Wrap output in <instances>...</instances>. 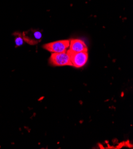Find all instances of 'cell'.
Returning <instances> with one entry per match:
<instances>
[{
	"label": "cell",
	"mask_w": 133,
	"mask_h": 149,
	"mask_svg": "<svg viewBox=\"0 0 133 149\" xmlns=\"http://www.w3.org/2000/svg\"><path fill=\"white\" fill-rule=\"evenodd\" d=\"M22 35L24 41L32 45L41 42L42 38L41 32L33 29L24 32Z\"/></svg>",
	"instance_id": "obj_4"
},
{
	"label": "cell",
	"mask_w": 133,
	"mask_h": 149,
	"mask_svg": "<svg viewBox=\"0 0 133 149\" xmlns=\"http://www.w3.org/2000/svg\"><path fill=\"white\" fill-rule=\"evenodd\" d=\"M49 63L51 65L55 67L72 66L68 49L62 53H51Z\"/></svg>",
	"instance_id": "obj_1"
},
{
	"label": "cell",
	"mask_w": 133,
	"mask_h": 149,
	"mask_svg": "<svg viewBox=\"0 0 133 149\" xmlns=\"http://www.w3.org/2000/svg\"><path fill=\"white\" fill-rule=\"evenodd\" d=\"M13 35L15 36V39H14V41H15L16 47H18L22 46L24 43V39L23 38L22 33H19V32H15L13 34Z\"/></svg>",
	"instance_id": "obj_6"
},
{
	"label": "cell",
	"mask_w": 133,
	"mask_h": 149,
	"mask_svg": "<svg viewBox=\"0 0 133 149\" xmlns=\"http://www.w3.org/2000/svg\"><path fill=\"white\" fill-rule=\"evenodd\" d=\"M69 50L72 52H87L88 51L87 47L85 42L81 39H71L70 40V44Z\"/></svg>",
	"instance_id": "obj_5"
},
{
	"label": "cell",
	"mask_w": 133,
	"mask_h": 149,
	"mask_svg": "<svg viewBox=\"0 0 133 149\" xmlns=\"http://www.w3.org/2000/svg\"><path fill=\"white\" fill-rule=\"evenodd\" d=\"M68 51L69 52L72 66L75 68H81L86 64L88 58V54L87 51L72 52L69 49Z\"/></svg>",
	"instance_id": "obj_3"
},
{
	"label": "cell",
	"mask_w": 133,
	"mask_h": 149,
	"mask_svg": "<svg viewBox=\"0 0 133 149\" xmlns=\"http://www.w3.org/2000/svg\"><path fill=\"white\" fill-rule=\"evenodd\" d=\"M69 44V40H58L44 45L43 48L51 53H62L68 50Z\"/></svg>",
	"instance_id": "obj_2"
}]
</instances>
